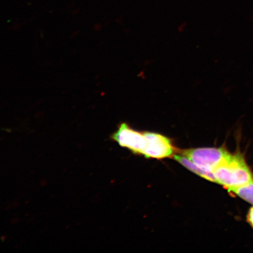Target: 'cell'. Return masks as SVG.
<instances>
[{
    "instance_id": "obj_6",
    "label": "cell",
    "mask_w": 253,
    "mask_h": 253,
    "mask_svg": "<svg viewBox=\"0 0 253 253\" xmlns=\"http://www.w3.org/2000/svg\"><path fill=\"white\" fill-rule=\"evenodd\" d=\"M239 197L253 205V180L247 184L229 190Z\"/></svg>"
},
{
    "instance_id": "obj_3",
    "label": "cell",
    "mask_w": 253,
    "mask_h": 253,
    "mask_svg": "<svg viewBox=\"0 0 253 253\" xmlns=\"http://www.w3.org/2000/svg\"><path fill=\"white\" fill-rule=\"evenodd\" d=\"M144 132L145 146L142 155L145 158L158 160L171 158L178 152L173 146L172 141L166 136L157 132Z\"/></svg>"
},
{
    "instance_id": "obj_2",
    "label": "cell",
    "mask_w": 253,
    "mask_h": 253,
    "mask_svg": "<svg viewBox=\"0 0 253 253\" xmlns=\"http://www.w3.org/2000/svg\"><path fill=\"white\" fill-rule=\"evenodd\" d=\"M229 154L223 148H191L179 152V154L188 158L196 166L210 172Z\"/></svg>"
},
{
    "instance_id": "obj_1",
    "label": "cell",
    "mask_w": 253,
    "mask_h": 253,
    "mask_svg": "<svg viewBox=\"0 0 253 253\" xmlns=\"http://www.w3.org/2000/svg\"><path fill=\"white\" fill-rule=\"evenodd\" d=\"M216 183L229 190L239 187L253 180L251 169L242 154L230 153L213 170Z\"/></svg>"
},
{
    "instance_id": "obj_4",
    "label": "cell",
    "mask_w": 253,
    "mask_h": 253,
    "mask_svg": "<svg viewBox=\"0 0 253 253\" xmlns=\"http://www.w3.org/2000/svg\"><path fill=\"white\" fill-rule=\"evenodd\" d=\"M111 138L120 146L127 148L135 154L142 155L145 146L144 132L135 130L126 123H122L118 126Z\"/></svg>"
},
{
    "instance_id": "obj_5",
    "label": "cell",
    "mask_w": 253,
    "mask_h": 253,
    "mask_svg": "<svg viewBox=\"0 0 253 253\" xmlns=\"http://www.w3.org/2000/svg\"><path fill=\"white\" fill-rule=\"evenodd\" d=\"M173 158L174 160L178 161L179 163L191 170V171L197 174L199 176L208 180V181L216 182V179H215L212 172L206 171V170L200 169V168L196 166L194 163H193L191 161H190L188 158L182 156V155L176 154L174 155Z\"/></svg>"
},
{
    "instance_id": "obj_7",
    "label": "cell",
    "mask_w": 253,
    "mask_h": 253,
    "mask_svg": "<svg viewBox=\"0 0 253 253\" xmlns=\"http://www.w3.org/2000/svg\"><path fill=\"white\" fill-rule=\"evenodd\" d=\"M248 220L249 223L251 224V226L253 227V207L249 211L248 216Z\"/></svg>"
}]
</instances>
